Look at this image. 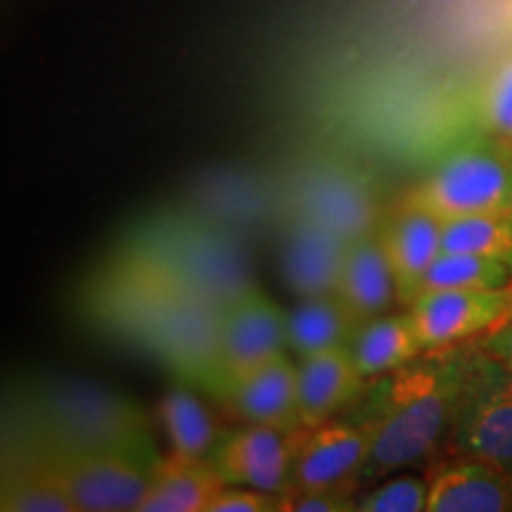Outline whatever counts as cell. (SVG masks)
<instances>
[{"instance_id":"1","label":"cell","mask_w":512,"mask_h":512,"mask_svg":"<svg viewBox=\"0 0 512 512\" xmlns=\"http://www.w3.org/2000/svg\"><path fill=\"white\" fill-rule=\"evenodd\" d=\"M463 354L425 351V354L375 377V389L361 422L370 432V456L361 484L406 470L430 458L448 439L463 382Z\"/></svg>"},{"instance_id":"2","label":"cell","mask_w":512,"mask_h":512,"mask_svg":"<svg viewBox=\"0 0 512 512\" xmlns=\"http://www.w3.org/2000/svg\"><path fill=\"white\" fill-rule=\"evenodd\" d=\"M36 439L53 456L79 512H136L162 458L152 432L100 446H60L38 434Z\"/></svg>"},{"instance_id":"3","label":"cell","mask_w":512,"mask_h":512,"mask_svg":"<svg viewBox=\"0 0 512 512\" xmlns=\"http://www.w3.org/2000/svg\"><path fill=\"white\" fill-rule=\"evenodd\" d=\"M441 221L508 211L512 202V143L489 138L446 155L408 195Z\"/></svg>"},{"instance_id":"4","label":"cell","mask_w":512,"mask_h":512,"mask_svg":"<svg viewBox=\"0 0 512 512\" xmlns=\"http://www.w3.org/2000/svg\"><path fill=\"white\" fill-rule=\"evenodd\" d=\"M446 441L456 458L486 460L512 472V370L482 349L465 356Z\"/></svg>"},{"instance_id":"5","label":"cell","mask_w":512,"mask_h":512,"mask_svg":"<svg viewBox=\"0 0 512 512\" xmlns=\"http://www.w3.org/2000/svg\"><path fill=\"white\" fill-rule=\"evenodd\" d=\"M287 351V311L254 285L216 306L214 325V368L211 377L219 392L268 358Z\"/></svg>"},{"instance_id":"6","label":"cell","mask_w":512,"mask_h":512,"mask_svg":"<svg viewBox=\"0 0 512 512\" xmlns=\"http://www.w3.org/2000/svg\"><path fill=\"white\" fill-rule=\"evenodd\" d=\"M370 446V432L356 420L332 418L316 427H299L287 491L361 484Z\"/></svg>"},{"instance_id":"7","label":"cell","mask_w":512,"mask_h":512,"mask_svg":"<svg viewBox=\"0 0 512 512\" xmlns=\"http://www.w3.org/2000/svg\"><path fill=\"white\" fill-rule=\"evenodd\" d=\"M510 304V285L501 290H434L408 306L422 349H451L494 330Z\"/></svg>"},{"instance_id":"8","label":"cell","mask_w":512,"mask_h":512,"mask_svg":"<svg viewBox=\"0 0 512 512\" xmlns=\"http://www.w3.org/2000/svg\"><path fill=\"white\" fill-rule=\"evenodd\" d=\"M294 432L247 422L240 430L223 434L211 463L226 484L285 494L290 486Z\"/></svg>"},{"instance_id":"9","label":"cell","mask_w":512,"mask_h":512,"mask_svg":"<svg viewBox=\"0 0 512 512\" xmlns=\"http://www.w3.org/2000/svg\"><path fill=\"white\" fill-rule=\"evenodd\" d=\"M221 396L242 420L294 432L302 427L297 396V363L290 351L268 358L238 380L228 382Z\"/></svg>"},{"instance_id":"10","label":"cell","mask_w":512,"mask_h":512,"mask_svg":"<svg viewBox=\"0 0 512 512\" xmlns=\"http://www.w3.org/2000/svg\"><path fill=\"white\" fill-rule=\"evenodd\" d=\"M444 221L413 202H403L399 211L380 223V238L389 256L399 302L411 306L418 297L425 273L441 254Z\"/></svg>"},{"instance_id":"11","label":"cell","mask_w":512,"mask_h":512,"mask_svg":"<svg viewBox=\"0 0 512 512\" xmlns=\"http://www.w3.org/2000/svg\"><path fill=\"white\" fill-rule=\"evenodd\" d=\"M335 294L361 325L384 316V311L399 299L380 226L347 242Z\"/></svg>"},{"instance_id":"12","label":"cell","mask_w":512,"mask_h":512,"mask_svg":"<svg viewBox=\"0 0 512 512\" xmlns=\"http://www.w3.org/2000/svg\"><path fill=\"white\" fill-rule=\"evenodd\" d=\"M427 512H512V472L477 458H456L430 477Z\"/></svg>"},{"instance_id":"13","label":"cell","mask_w":512,"mask_h":512,"mask_svg":"<svg viewBox=\"0 0 512 512\" xmlns=\"http://www.w3.org/2000/svg\"><path fill=\"white\" fill-rule=\"evenodd\" d=\"M366 377L358 373L351 347H337L297 358V396L302 427L335 418L361 394Z\"/></svg>"},{"instance_id":"14","label":"cell","mask_w":512,"mask_h":512,"mask_svg":"<svg viewBox=\"0 0 512 512\" xmlns=\"http://www.w3.org/2000/svg\"><path fill=\"white\" fill-rule=\"evenodd\" d=\"M344 247L347 240L299 216L283 247L285 283L299 299L335 294Z\"/></svg>"},{"instance_id":"15","label":"cell","mask_w":512,"mask_h":512,"mask_svg":"<svg viewBox=\"0 0 512 512\" xmlns=\"http://www.w3.org/2000/svg\"><path fill=\"white\" fill-rule=\"evenodd\" d=\"M211 458H190L169 451L159 458L150 489L136 512H209L226 489Z\"/></svg>"},{"instance_id":"16","label":"cell","mask_w":512,"mask_h":512,"mask_svg":"<svg viewBox=\"0 0 512 512\" xmlns=\"http://www.w3.org/2000/svg\"><path fill=\"white\" fill-rule=\"evenodd\" d=\"M0 508L5 512H79L72 491L41 441L3 470Z\"/></svg>"},{"instance_id":"17","label":"cell","mask_w":512,"mask_h":512,"mask_svg":"<svg viewBox=\"0 0 512 512\" xmlns=\"http://www.w3.org/2000/svg\"><path fill=\"white\" fill-rule=\"evenodd\" d=\"M361 323L337 294L304 297L287 311V351L297 358L320 354V351L351 347Z\"/></svg>"},{"instance_id":"18","label":"cell","mask_w":512,"mask_h":512,"mask_svg":"<svg viewBox=\"0 0 512 512\" xmlns=\"http://www.w3.org/2000/svg\"><path fill=\"white\" fill-rule=\"evenodd\" d=\"M422 354L425 349L408 311L399 316H377L368 320L351 342V356H354L358 373L366 380L392 373Z\"/></svg>"},{"instance_id":"19","label":"cell","mask_w":512,"mask_h":512,"mask_svg":"<svg viewBox=\"0 0 512 512\" xmlns=\"http://www.w3.org/2000/svg\"><path fill=\"white\" fill-rule=\"evenodd\" d=\"M159 420H162L171 451L190 458H211L219 446L221 434L209 408L190 394L176 387L159 401Z\"/></svg>"},{"instance_id":"20","label":"cell","mask_w":512,"mask_h":512,"mask_svg":"<svg viewBox=\"0 0 512 512\" xmlns=\"http://www.w3.org/2000/svg\"><path fill=\"white\" fill-rule=\"evenodd\" d=\"M441 252L484 256V259L503 261L512 268V216L508 211H496V214H472L446 221Z\"/></svg>"},{"instance_id":"21","label":"cell","mask_w":512,"mask_h":512,"mask_svg":"<svg viewBox=\"0 0 512 512\" xmlns=\"http://www.w3.org/2000/svg\"><path fill=\"white\" fill-rule=\"evenodd\" d=\"M510 283L512 268L503 261L475 254L441 252L425 273L418 297L434 290H501Z\"/></svg>"},{"instance_id":"22","label":"cell","mask_w":512,"mask_h":512,"mask_svg":"<svg viewBox=\"0 0 512 512\" xmlns=\"http://www.w3.org/2000/svg\"><path fill=\"white\" fill-rule=\"evenodd\" d=\"M380 486L358 496V512H427L430 479L420 475L384 477Z\"/></svg>"},{"instance_id":"23","label":"cell","mask_w":512,"mask_h":512,"mask_svg":"<svg viewBox=\"0 0 512 512\" xmlns=\"http://www.w3.org/2000/svg\"><path fill=\"white\" fill-rule=\"evenodd\" d=\"M354 486H316V489L285 491L283 512H351L356 510L358 496Z\"/></svg>"},{"instance_id":"24","label":"cell","mask_w":512,"mask_h":512,"mask_svg":"<svg viewBox=\"0 0 512 512\" xmlns=\"http://www.w3.org/2000/svg\"><path fill=\"white\" fill-rule=\"evenodd\" d=\"M209 512H283V494L228 484L214 498Z\"/></svg>"},{"instance_id":"25","label":"cell","mask_w":512,"mask_h":512,"mask_svg":"<svg viewBox=\"0 0 512 512\" xmlns=\"http://www.w3.org/2000/svg\"><path fill=\"white\" fill-rule=\"evenodd\" d=\"M486 121L491 133L512 143V62L498 74L486 102Z\"/></svg>"},{"instance_id":"26","label":"cell","mask_w":512,"mask_h":512,"mask_svg":"<svg viewBox=\"0 0 512 512\" xmlns=\"http://www.w3.org/2000/svg\"><path fill=\"white\" fill-rule=\"evenodd\" d=\"M477 349H482L484 354H489L498 363H503L505 368L512 370V323L489 330V335L477 344Z\"/></svg>"},{"instance_id":"27","label":"cell","mask_w":512,"mask_h":512,"mask_svg":"<svg viewBox=\"0 0 512 512\" xmlns=\"http://www.w3.org/2000/svg\"><path fill=\"white\" fill-rule=\"evenodd\" d=\"M505 323H512V283H510V304H508V311H505V316L501 320V325H505ZM496 328H498V325H496Z\"/></svg>"}]
</instances>
